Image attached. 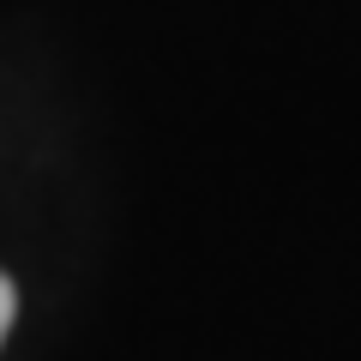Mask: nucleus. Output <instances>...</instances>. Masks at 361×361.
<instances>
[{
	"label": "nucleus",
	"mask_w": 361,
	"mask_h": 361,
	"mask_svg": "<svg viewBox=\"0 0 361 361\" xmlns=\"http://www.w3.org/2000/svg\"><path fill=\"white\" fill-rule=\"evenodd\" d=\"M13 313H18V289L0 277V337H6V325H13Z\"/></svg>",
	"instance_id": "1"
}]
</instances>
